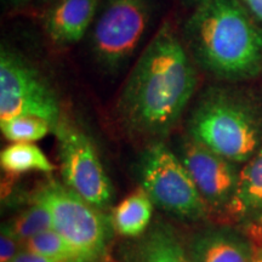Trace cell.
I'll use <instances>...</instances> for the list:
<instances>
[{
    "label": "cell",
    "instance_id": "obj_21",
    "mask_svg": "<svg viewBox=\"0 0 262 262\" xmlns=\"http://www.w3.org/2000/svg\"><path fill=\"white\" fill-rule=\"evenodd\" d=\"M254 262H262V243L258 244L257 247H255Z\"/></svg>",
    "mask_w": 262,
    "mask_h": 262
},
{
    "label": "cell",
    "instance_id": "obj_20",
    "mask_svg": "<svg viewBox=\"0 0 262 262\" xmlns=\"http://www.w3.org/2000/svg\"><path fill=\"white\" fill-rule=\"evenodd\" d=\"M241 3L248 10L251 17L262 26V0H241Z\"/></svg>",
    "mask_w": 262,
    "mask_h": 262
},
{
    "label": "cell",
    "instance_id": "obj_14",
    "mask_svg": "<svg viewBox=\"0 0 262 262\" xmlns=\"http://www.w3.org/2000/svg\"><path fill=\"white\" fill-rule=\"evenodd\" d=\"M0 165L10 175L51 172L55 169L47 155L33 142H12L5 147L0 153Z\"/></svg>",
    "mask_w": 262,
    "mask_h": 262
},
{
    "label": "cell",
    "instance_id": "obj_13",
    "mask_svg": "<svg viewBox=\"0 0 262 262\" xmlns=\"http://www.w3.org/2000/svg\"><path fill=\"white\" fill-rule=\"evenodd\" d=\"M153 204L142 188L127 195L112 211L114 232L125 238L135 239L148 231L153 216Z\"/></svg>",
    "mask_w": 262,
    "mask_h": 262
},
{
    "label": "cell",
    "instance_id": "obj_10",
    "mask_svg": "<svg viewBox=\"0 0 262 262\" xmlns=\"http://www.w3.org/2000/svg\"><path fill=\"white\" fill-rule=\"evenodd\" d=\"M186 249L189 262H254L255 256V245L229 227L202 229Z\"/></svg>",
    "mask_w": 262,
    "mask_h": 262
},
{
    "label": "cell",
    "instance_id": "obj_3",
    "mask_svg": "<svg viewBox=\"0 0 262 262\" xmlns=\"http://www.w3.org/2000/svg\"><path fill=\"white\" fill-rule=\"evenodd\" d=\"M188 137L235 164H245L262 146V110L227 89L205 91L187 122Z\"/></svg>",
    "mask_w": 262,
    "mask_h": 262
},
{
    "label": "cell",
    "instance_id": "obj_4",
    "mask_svg": "<svg viewBox=\"0 0 262 262\" xmlns=\"http://www.w3.org/2000/svg\"><path fill=\"white\" fill-rule=\"evenodd\" d=\"M33 198L49 209L52 228L70 245L75 262L103 261L114 232L110 216L56 180L45 183Z\"/></svg>",
    "mask_w": 262,
    "mask_h": 262
},
{
    "label": "cell",
    "instance_id": "obj_6",
    "mask_svg": "<svg viewBox=\"0 0 262 262\" xmlns=\"http://www.w3.org/2000/svg\"><path fill=\"white\" fill-rule=\"evenodd\" d=\"M152 17V0H107L91 32V50L100 66L116 72L134 56Z\"/></svg>",
    "mask_w": 262,
    "mask_h": 262
},
{
    "label": "cell",
    "instance_id": "obj_22",
    "mask_svg": "<svg viewBox=\"0 0 262 262\" xmlns=\"http://www.w3.org/2000/svg\"><path fill=\"white\" fill-rule=\"evenodd\" d=\"M183 2H185L187 5L195 6V8H198V6L205 4V3L210 2V0H183Z\"/></svg>",
    "mask_w": 262,
    "mask_h": 262
},
{
    "label": "cell",
    "instance_id": "obj_23",
    "mask_svg": "<svg viewBox=\"0 0 262 262\" xmlns=\"http://www.w3.org/2000/svg\"><path fill=\"white\" fill-rule=\"evenodd\" d=\"M11 2L16 5H22V4H26V3H28L29 0H11Z\"/></svg>",
    "mask_w": 262,
    "mask_h": 262
},
{
    "label": "cell",
    "instance_id": "obj_12",
    "mask_svg": "<svg viewBox=\"0 0 262 262\" xmlns=\"http://www.w3.org/2000/svg\"><path fill=\"white\" fill-rule=\"evenodd\" d=\"M227 215L245 227L262 229V146L241 168Z\"/></svg>",
    "mask_w": 262,
    "mask_h": 262
},
{
    "label": "cell",
    "instance_id": "obj_2",
    "mask_svg": "<svg viewBox=\"0 0 262 262\" xmlns=\"http://www.w3.org/2000/svg\"><path fill=\"white\" fill-rule=\"evenodd\" d=\"M196 62L216 77L242 80L262 68V29L241 0H210L186 25Z\"/></svg>",
    "mask_w": 262,
    "mask_h": 262
},
{
    "label": "cell",
    "instance_id": "obj_16",
    "mask_svg": "<svg viewBox=\"0 0 262 262\" xmlns=\"http://www.w3.org/2000/svg\"><path fill=\"white\" fill-rule=\"evenodd\" d=\"M2 133L11 142H33L44 139L55 127L48 120L33 116H19L0 123Z\"/></svg>",
    "mask_w": 262,
    "mask_h": 262
},
{
    "label": "cell",
    "instance_id": "obj_18",
    "mask_svg": "<svg viewBox=\"0 0 262 262\" xmlns=\"http://www.w3.org/2000/svg\"><path fill=\"white\" fill-rule=\"evenodd\" d=\"M21 250V242L10 231L8 225H3L2 234H0V262H9Z\"/></svg>",
    "mask_w": 262,
    "mask_h": 262
},
{
    "label": "cell",
    "instance_id": "obj_11",
    "mask_svg": "<svg viewBox=\"0 0 262 262\" xmlns=\"http://www.w3.org/2000/svg\"><path fill=\"white\" fill-rule=\"evenodd\" d=\"M97 6L98 0H60L45 16V32L58 45L75 44L89 31Z\"/></svg>",
    "mask_w": 262,
    "mask_h": 262
},
{
    "label": "cell",
    "instance_id": "obj_15",
    "mask_svg": "<svg viewBox=\"0 0 262 262\" xmlns=\"http://www.w3.org/2000/svg\"><path fill=\"white\" fill-rule=\"evenodd\" d=\"M6 225L15 237L24 244L34 235L51 229L52 217L47 206L33 198L32 204Z\"/></svg>",
    "mask_w": 262,
    "mask_h": 262
},
{
    "label": "cell",
    "instance_id": "obj_7",
    "mask_svg": "<svg viewBox=\"0 0 262 262\" xmlns=\"http://www.w3.org/2000/svg\"><path fill=\"white\" fill-rule=\"evenodd\" d=\"M19 116L48 120L56 127L61 120L58 98L44 77L16 52H0V123Z\"/></svg>",
    "mask_w": 262,
    "mask_h": 262
},
{
    "label": "cell",
    "instance_id": "obj_19",
    "mask_svg": "<svg viewBox=\"0 0 262 262\" xmlns=\"http://www.w3.org/2000/svg\"><path fill=\"white\" fill-rule=\"evenodd\" d=\"M9 262H56L50 258L42 256L37 253H33L31 250L22 248V250L18 254H16L14 257L11 258Z\"/></svg>",
    "mask_w": 262,
    "mask_h": 262
},
{
    "label": "cell",
    "instance_id": "obj_17",
    "mask_svg": "<svg viewBox=\"0 0 262 262\" xmlns=\"http://www.w3.org/2000/svg\"><path fill=\"white\" fill-rule=\"evenodd\" d=\"M22 248L56 262H75L70 245L54 228L41 232L22 244Z\"/></svg>",
    "mask_w": 262,
    "mask_h": 262
},
{
    "label": "cell",
    "instance_id": "obj_5",
    "mask_svg": "<svg viewBox=\"0 0 262 262\" xmlns=\"http://www.w3.org/2000/svg\"><path fill=\"white\" fill-rule=\"evenodd\" d=\"M137 176L153 204L173 217L201 221L208 214V206L181 158L160 141L143 150Z\"/></svg>",
    "mask_w": 262,
    "mask_h": 262
},
{
    "label": "cell",
    "instance_id": "obj_8",
    "mask_svg": "<svg viewBox=\"0 0 262 262\" xmlns=\"http://www.w3.org/2000/svg\"><path fill=\"white\" fill-rule=\"evenodd\" d=\"M54 133L64 185L100 210L110 209L112 182L86 134L63 118Z\"/></svg>",
    "mask_w": 262,
    "mask_h": 262
},
{
    "label": "cell",
    "instance_id": "obj_9",
    "mask_svg": "<svg viewBox=\"0 0 262 262\" xmlns=\"http://www.w3.org/2000/svg\"><path fill=\"white\" fill-rule=\"evenodd\" d=\"M178 155L187 168L208 210L227 214L237 191L241 172L238 164L217 155L191 137L182 141Z\"/></svg>",
    "mask_w": 262,
    "mask_h": 262
},
{
    "label": "cell",
    "instance_id": "obj_1",
    "mask_svg": "<svg viewBox=\"0 0 262 262\" xmlns=\"http://www.w3.org/2000/svg\"><path fill=\"white\" fill-rule=\"evenodd\" d=\"M195 88L196 73L188 52L165 24L134 66L118 110L130 131L163 137L178 124Z\"/></svg>",
    "mask_w": 262,
    "mask_h": 262
}]
</instances>
